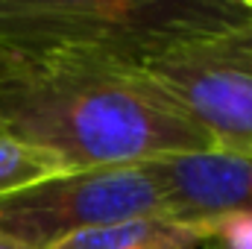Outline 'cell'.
Segmentation results:
<instances>
[{
  "label": "cell",
  "instance_id": "cell-1",
  "mask_svg": "<svg viewBox=\"0 0 252 249\" xmlns=\"http://www.w3.org/2000/svg\"><path fill=\"white\" fill-rule=\"evenodd\" d=\"M0 132L67 170L135 167L214 150L208 135L144 67L12 56L0 62Z\"/></svg>",
  "mask_w": 252,
  "mask_h": 249
},
{
  "label": "cell",
  "instance_id": "cell-2",
  "mask_svg": "<svg viewBox=\"0 0 252 249\" xmlns=\"http://www.w3.org/2000/svg\"><path fill=\"white\" fill-rule=\"evenodd\" d=\"M252 18V0H0V53L147 67Z\"/></svg>",
  "mask_w": 252,
  "mask_h": 249
},
{
  "label": "cell",
  "instance_id": "cell-3",
  "mask_svg": "<svg viewBox=\"0 0 252 249\" xmlns=\"http://www.w3.org/2000/svg\"><path fill=\"white\" fill-rule=\"evenodd\" d=\"M135 217H164L158 190L141 164L67 170L0 196V235L27 249H53Z\"/></svg>",
  "mask_w": 252,
  "mask_h": 249
},
{
  "label": "cell",
  "instance_id": "cell-4",
  "mask_svg": "<svg viewBox=\"0 0 252 249\" xmlns=\"http://www.w3.org/2000/svg\"><path fill=\"white\" fill-rule=\"evenodd\" d=\"M214 150L252 153V18L188 38L144 67Z\"/></svg>",
  "mask_w": 252,
  "mask_h": 249
},
{
  "label": "cell",
  "instance_id": "cell-5",
  "mask_svg": "<svg viewBox=\"0 0 252 249\" xmlns=\"http://www.w3.org/2000/svg\"><path fill=\"white\" fill-rule=\"evenodd\" d=\"M158 190L161 214L208 226L226 214L252 211V153L199 150L141 164Z\"/></svg>",
  "mask_w": 252,
  "mask_h": 249
},
{
  "label": "cell",
  "instance_id": "cell-6",
  "mask_svg": "<svg viewBox=\"0 0 252 249\" xmlns=\"http://www.w3.org/2000/svg\"><path fill=\"white\" fill-rule=\"evenodd\" d=\"M205 226L170 217H135L82 232L53 249H202Z\"/></svg>",
  "mask_w": 252,
  "mask_h": 249
},
{
  "label": "cell",
  "instance_id": "cell-7",
  "mask_svg": "<svg viewBox=\"0 0 252 249\" xmlns=\"http://www.w3.org/2000/svg\"><path fill=\"white\" fill-rule=\"evenodd\" d=\"M56 173H67V167H62L53 156L0 132V196H9Z\"/></svg>",
  "mask_w": 252,
  "mask_h": 249
},
{
  "label": "cell",
  "instance_id": "cell-8",
  "mask_svg": "<svg viewBox=\"0 0 252 249\" xmlns=\"http://www.w3.org/2000/svg\"><path fill=\"white\" fill-rule=\"evenodd\" d=\"M202 249H252V211L226 214L208 223Z\"/></svg>",
  "mask_w": 252,
  "mask_h": 249
},
{
  "label": "cell",
  "instance_id": "cell-9",
  "mask_svg": "<svg viewBox=\"0 0 252 249\" xmlns=\"http://www.w3.org/2000/svg\"><path fill=\"white\" fill-rule=\"evenodd\" d=\"M0 249H27V247H21L18 241H12V238H6V235H0Z\"/></svg>",
  "mask_w": 252,
  "mask_h": 249
},
{
  "label": "cell",
  "instance_id": "cell-10",
  "mask_svg": "<svg viewBox=\"0 0 252 249\" xmlns=\"http://www.w3.org/2000/svg\"><path fill=\"white\" fill-rule=\"evenodd\" d=\"M0 62H3V53H0Z\"/></svg>",
  "mask_w": 252,
  "mask_h": 249
}]
</instances>
